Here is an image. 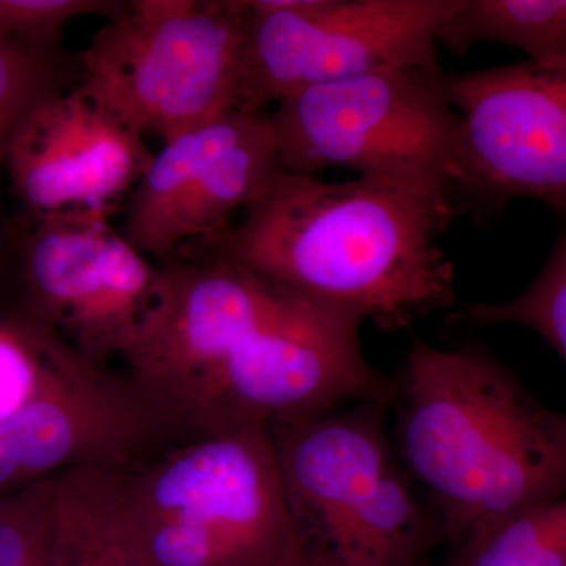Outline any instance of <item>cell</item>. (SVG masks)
Segmentation results:
<instances>
[{"instance_id": "cell-12", "label": "cell", "mask_w": 566, "mask_h": 566, "mask_svg": "<svg viewBox=\"0 0 566 566\" xmlns=\"http://www.w3.org/2000/svg\"><path fill=\"white\" fill-rule=\"evenodd\" d=\"M128 378L71 349L31 400L0 420V495L88 464H128L169 430Z\"/></svg>"}, {"instance_id": "cell-17", "label": "cell", "mask_w": 566, "mask_h": 566, "mask_svg": "<svg viewBox=\"0 0 566 566\" xmlns=\"http://www.w3.org/2000/svg\"><path fill=\"white\" fill-rule=\"evenodd\" d=\"M450 319L468 326L515 324L534 331L566 364V230L549 259L524 292L504 303H476L453 311Z\"/></svg>"}, {"instance_id": "cell-15", "label": "cell", "mask_w": 566, "mask_h": 566, "mask_svg": "<svg viewBox=\"0 0 566 566\" xmlns=\"http://www.w3.org/2000/svg\"><path fill=\"white\" fill-rule=\"evenodd\" d=\"M438 41L457 54L491 43L554 61L566 52V0H455Z\"/></svg>"}, {"instance_id": "cell-3", "label": "cell", "mask_w": 566, "mask_h": 566, "mask_svg": "<svg viewBox=\"0 0 566 566\" xmlns=\"http://www.w3.org/2000/svg\"><path fill=\"white\" fill-rule=\"evenodd\" d=\"M389 406L398 460L453 551L566 493V415L479 346L415 342Z\"/></svg>"}, {"instance_id": "cell-10", "label": "cell", "mask_w": 566, "mask_h": 566, "mask_svg": "<svg viewBox=\"0 0 566 566\" xmlns=\"http://www.w3.org/2000/svg\"><path fill=\"white\" fill-rule=\"evenodd\" d=\"M283 170L268 114L229 111L163 144L134 186L123 237L164 263L229 232Z\"/></svg>"}, {"instance_id": "cell-19", "label": "cell", "mask_w": 566, "mask_h": 566, "mask_svg": "<svg viewBox=\"0 0 566 566\" xmlns=\"http://www.w3.org/2000/svg\"><path fill=\"white\" fill-rule=\"evenodd\" d=\"M115 0H0V43L29 54L55 57L63 29L80 17L111 18Z\"/></svg>"}, {"instance_id": "cell-2", "label": "cell", "mask_w": 566, "mask_h": 566, "mask_svg": "<svg viewBox=\"0 0 566 566\" xmlns=\"http://www.w3.org/2000/svg\"><path fill=\"white\" fill-rule=\"evenodd\" d=\"M455 192L430 181L275 175L232 227L205 248L286 289L400 331L457 304L441 240Z\"/></svg>"}, {"instance_id": "cell-6", "label": "cell", "mask_w": 566, "mask_h": 566, "mask_svg": "<svg viewBox=\"0 0 566 566\" xmlns=\"http://www.w3.org/2000/svg\"><path fill=\"white\" fill-rule=\"evenodd\" d=\"M248 0H132L80 57L77 88L163 144L234 109Z\"/></svg>"}, {"instance_id": "cell-16", "label": "cell", "mask_w": 566, "mask_h": 566, "mask_svg": "<svg viewBox=\"0 0 566 566\" xmlns=\"http://www.w3.org/2000/svg\"><path fill=\"white\" fill-rule=\"evenodd\" d=\"M441 566H566V493L510 517Z\"/></svg>"}, {"instance_id": "cell-9", "label": "cell", "mask_w": 566, "mask_h": 566, "mask_svg": "<svg viewBox=\"0 0 566 566\" xmlns=\"http://www.w3.org/2000/svg\"><path fill=\"white\" fill-rule=\"evenodd\" d=\"M460 120L457 196L486 208L535 200L566 216V52L447 74Z\"/></svg>"}, {"instance_id": "cell-4", "label": "cell", "mask_w": 566, "mask_h": 566, "mask_svg": "<svg viewBox=\"0 0 566 566\" xmlns=\"http://www.w3.org/2000/svg\"><path fill=\"white\" fill-rule=\"evenodd\" d=\"M155 566H322L297 532L270 428L203 436L132 469Z\"/></svg>"}, {"instance_id": "cell-11", "label": "cell", "mask_w": 566, "mask_h": 566, "mask_svg": "<svg viewBox=\"0 0 566 566\" xmlns=\"http://www.w3.org/2000/svg\"><path fill=\"white\" fill-rule=\"evenodd\" d=\"M36 219L22 256L36 319L104 368L132 344L155 296L158 268L112 229L107 214Z\"/></svg>"}, {"instance_id": "cell-18", "label": "cell", "mask_w": 566, "mask_h": 566, "mask_svg": "<svg viewBox=\"0 0 566 566\" xmlns=\"http://www.w3.org/2000/svg\"><path fill=\"white\" fill-rule=\"evenodd\" d=\"M71 349L65 338L39 319L0 318V420L31 400Z\"/></svg>"}, {"instance_id": "cell-21", "label": "cell", "mask_w": 566, "mask_h": 566, "mask_svg": "<svg viewBox=\"0 0 566 566\" xmlns=\"http://www.w3.org/2000/svg\"><path fill=\"white\" fill-rule=\"evenodd\" d=\"M62 71L55 57L29 54L0 43V161L36 104L52 93L65 91Z\"/></svg>"}, {"instance_id": "cell-5", "label": "cell", "mask_w": 566, "mask_h": 566, "mask_svg": "<svg viewBox=\"0 0 566 566\" xmlns=\"http://www.w3.org/2000/svg\"><path fill=\"white\" fill-rule=\"evenodd\" d=\"M379 403L273 428L286 502L322 566H423L439 538L387 438Z\"/></svg>"}, {"instance_id": "cell-14", "label": "cell", "mask_w": 566, "mask_h": 566, "mask_svg": "<svg viewBox=\"0 0 566 566\" xmlns=\"http://www.w3.org/2000/svg\"><path fill=\"white\" fill-rule=\"evenodd\" d=\"M50 566H155L134 515L128 464L52 476Z\"/></svg>"}, {"instance_id": "cell-7", "label": "cell", "mask_w": 566, "mask_h": 566, "mask_svg": "<svg viewBox=\"0 0 566 566\" xmlns=\"http://www.w3.org/2000/svg\"><path fill=\"white\" fill-rule=\"evenodd\" d=\"M441 66L371 71L294 93L268 114L283 170L430 181L457 197L460 120Z\"/></svg>"}, {"instance_id": "cell-13", "label": "cell", "mask_w": 566, "mask_h": 566, "mask_svg": "<svg viewBox=\"0 0 566 566\" xmlns=\"http://www.w3.org/2000/svg\"><path fill=\"white\" fill-rule=\"evenodd\" d=\"M151 159L144 137L74 85L36 104L3 163L22 203L41 218L63 211L111 216Z\"/></svg>"}, {"instance_id": "cell-1", "label": "cell", "mask_w": 566, "mask_h": 566, "mask_svg": "<svg viewBox=\"0 0 566 566\" xmlns=\"http://www.w3.org/2000/svg\"><path fill=\"white\" fill-rule=\"evenodd\" d=\"M365 322L208 249L158 268L155 296L122 359L170 428L199 438L273 430L346 405L389 406L392 379L360 346Z\"/></svg>"}, {"instance_id": "cell-20", "label": "cell", "mask_w": 566, "mask_h": 566, "mask_svg": "<svg viewBox=\"0 0 566 566\" xmlns=\"http://www.w3.org/2000/svg\"><path fill=\"white\" fill-rule=\"evenodd\" d=\"M52 476L0 495V566H50Z\"/></svg>"}, {"instance_id": "cell-8", "label": "cell", "mask_w": 566, "mask_h": 566, "mask_svg": "<svg viewBox=\"0 0 566 566\" xmlns=\"http://www.w3.org/2000/svg\"><path fill=\"white\" fill-rule=\"evenodd\" d=\"M234 109L371 71L439 66L455 0H248Z\"/></svg>"}]
</instances>
